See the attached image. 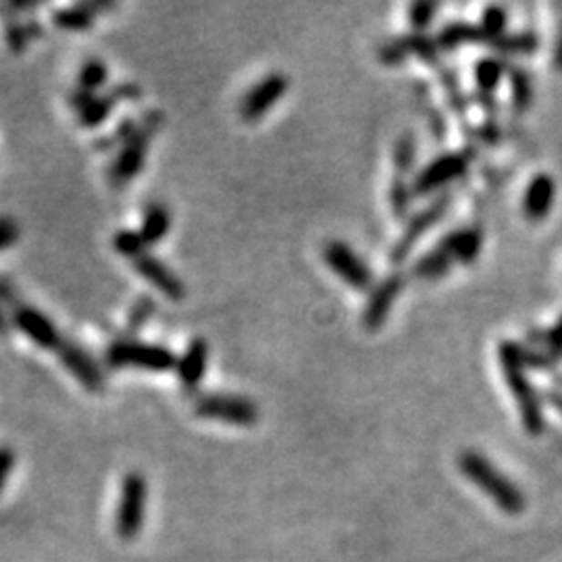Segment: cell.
Segmentation results:
<instances>
[{
  "label": "cell",
  "mask_w": 562,
  "mask_h": 562,
  "mask_svg": "<svg viewBox=\"0 0 562 562\" xmlns=\"http://www.w3.org/2000/svg\"><path fill=\"white\" fill-rule=\"evenodd\" d=\"M554 196H557V186L548 173H537L536 178L525 188L523 192V213L529 221H542L548 217Z\"/></svg>",
  "instance_id": "obj_16"
},
{
  "label": "cell",
  "mask_w": 562,
  "mask_h": 562,
  "mask_svg": "<svg viewBox=\"0 0 562 562\" xmlns=\"http://www.w3.org/2000/svg\"><path fill=\"white\" fill-rule=\"evenodd\" d=\"M136 271L140 273L146 281H150L158 291H163L171 301H181L186 296L184 281L175 275L163 261L152 257V254H142L134 261Z\"/></svg>",
  "instance_id": "obj_13"
},
{
  "label": "cell",
  "mask_w": 562,
  "mask_h": 562,
  "mask_svg": "<svg viewBox=\"0 0 562 562\" xmlns=\"http://www.w3.org/2000/svg\"><path fill=\"white\" fill-rule=\"evenodd\" d=\"M469 163L471 158L466 152H444V155L429 160V163L414 175L411 184L414 196H427L446 188L452 181L461 179L466 169H469Z\"/></svg>",
  "instance_id": "obj_7"
},
{
  "label": "cell",
  "mask_w": 562,
  "mask_h": 562,
  "mask_svg": "<svg viewBox=\"0 0 562 562\" xmlns=\"http://www.w3.org/2000/svg\"><path fill=\"white\" fill-rule=\"evenodd\" d=\"M169 228H171V215L167 207H163V204H150V207L146 209L140 228L144 244L155 246L158 242H163Z\"/></svg>",
  "instance_id": "obj_18"
},
{
  "label": "cell",
  "mask_w": 562,
  "mask_h": 562,
  "mask_svg": "<svg viewBox=\"0 0 562 562\" xmlns=\"http://www.w3.org/2000/svg\"><path fill=\"white\" fill-rule=\"evenodd\" d=\"M437 244L450 254L455 262L469 265L479 257L481 246H484V231L477 225H466V228L448 231Z\"/></svg>",
  "instance_id": "obj_15"
},
{
  "label": "cell",
  "mask_w": 562,
  "mask_h": 562,
  "mask_svg": "<svg viewBox=\"0 0 562 562\" xmlns=\"http://www.w3.org/2000/svg\"><path fill=\"white\" fill-rule=\"evenodd\" d=\"M413 186L406 184L404 178H396L390 188V207L393 210V215L398 219H404L411 213V204H413Z\"/></svg>",
  "instance_id": "obj_28"
},
{
  "label": "cell",
  "mask_w": 562,
  "mask_h": 562,
  "mask_svg": "<svg viewBox=\"0 0 562 562\" xmlns=\"http://www.w3.org/2000/svg\"><path fill=\"white\" fill-rule=\"evenodd\" d=\"M107 76H108V71L105 67V63H100V61L86 63V67L82 71V86L86 87L87 92L97 90V87L105 84Z\"/></svg>",
  "instance_id": "obj_31"
},
{
  "label": "cell",
  "mask_w": 562,
  "mask_h": 562,
  "mask_svg": "<svg viewBox=\"0 0 562 562\" xmlns=\"http://www.w3.org/2000/svg\"><path fill=\"white\" fill-rule=\"evenodd\" d=\"M529 346H537L548 350L552 356L562 359V317L546 332H529L527 333Z\"/></svg>",
  "instance_id": "obj_26"
},
{
  "label": "cell",
  "mask_w": 562,
  "mask_h": 562,
  "mask_svg": "<svg viewBox=\"0 0 562 562\" xmlns=\"http://www.w3.org/2000/svg\"><path fill=\"white\" fill-rule=\"evenodd\" d=\"M196 417L228 423L236 427H252L259 423L261 411L250 398L238 393H202L194 400Z\"/></svg>",
  "instance_id": "obj_4"
},
{
  "label": "cell",
  "mask_w": 562,
  "mask_h": 562,
  "mask_svg": "<svg viewBox=\"0 0 562 562\" xmlns=\"http://www.w3.org/2000/svg\"><path fill=\"white\" fill-rule=\"evenodd\" d=\"M146 502H148V485L140 473H129L123 477L119 505H117L115 529L117 536L126 542L136 539L146 521Z\"/></svg>",
  "instance_id": "obj_5"
},
{
  "label": "cell",
  "mask_w": 562,
  "mask_h": 562,
  "mask_svg": "<svg viewBox=\"0 0 562 562\" xmlns=\"http://www.w3.org/2000/svg\"><path fill=\"white\" fill-rule=\"evenodd\" d=\"M479 27L484 29L487 38L496 40L500 38V36L506 34V27H508V11L505 9V6L500 5H492V6H485L484 15H481V24Z\"/></svg>",
  "instance_id": "obj_27"
},
{
  "label": "cell",
  "mask_w": 562,
  "mask_h": 562,
  "mask_svg": "<svg viewBox=\"0 0 562 562\" xmlns=\"http://www.w3.org/2000/svg\"><path fill=\"white\" fill-rule=\"evenodd\" d=\"M115 248L119 254L138 259V257H142V254H146L144 250L148 246L144 244L140 231H119L115 236Z\"/></svg>",
  "instance_id": "obj_30"
},
{
  "label": "cell",
  "mask_w": 562,
  "mask_h": 562,
  "mask_svg": "<svg viewBox=\"0 0 562 562\" xmlns=\"http://www.w3.org/2000/svg\"><path fill=\"white\" fill-rule=\"evenodd\" d=\"M13 238H15V230L11 228V223H0V248L11 244Z\"/></svg>",
  "instance_id": "obj_34"
},
{
  "label": "cell",
  "mask_w": 562,
  "mask_h": 562,
  "mask_svg": "<svg viewBox=\"0 0 562 562\" xmlns=\"http://www.w3.org/2000/svg\"><path fill=\"white\" fill-rule=\"evenodd\" d=\"M458 469L463 475L479 487L487 498H490L502 513L519 515L527 506L523 492L515 485L513 479H508L490 458L479 455L475 450H465L458 456Z\"/></svg>",
  "instance_id": "obj_2"
},
{
  "label": "cell",
  "mask_w": 562,
  "mask_h": 562,
  "mask_svg": "<svg viewBox=\"0 0 562 562\" xmlns=\"http://www.w3.org/2000/svg\"><path fill=\"white\" fill-rule=\"evenodd\" d=\"M107 361L113 369H142L152 371V373H167V371H175L178 356L167 346L121 340L108 348Z\"/></svg>",
  "instance_id": "obj_3"
},
{
  "label": "cell",
  "mask_w": 562,
  "mask_h": 562,
  "mask_svg": "<svg viewBox=\"0 0 562 562\" xmlns=\"http://www.w3.org/2000/svg\"><path fill=\"white\" fill-rule=\"evenodd\" d=\"M505 73H506L505 63L496 56L479 58L475 63V69H473V76H475V82L481 94H492L502 82Z\"/></svg>",
  "instance_id": "obj_21"
},
{
  "label": "cell",
  "mask_w": 562,
  "mask_h": 562,
  "mask_svg": "<svg viewBox=\"0 0 562 562\" xmlns=\"http://www.w3.org/2000/svg\"><path fill=\"white\" fill-rule=\"evenodd\" d=\"M160 123H163V113L152 111L144 117L140 128H138L134 134L128 138L119 152V157L115 158L113 169H111V178L115 184H126V181H129L138 171L142 169L150 136L160 128Z\"/></svg>",
  "instance_id": "obj_6"
},
{
  "label": "cell",
  "mask_w": 562,
  "mask_h": 562,
  "mask_svg": "<svg viewBox=\"0 0 562 562\" xmlns=\"http://www.w3.org/2000/svg\"><path fill=\"white\" fill-rule=\"evenodd\" d=\"M498 361L506 388L513 393L516 408L521 413V423L529 435H542L546 429L544 400L531 383L527 364L523 361V348L516 342H500Z\"/></svg>",
  "instance_id": "obj_1"
},
{
  "label": "cell",
  "mask_w": 562,
  "mask_h": 562,
  "mask_svg": "<svg viewBox=\"0 0 562 562\" xmlns=\"http://www.w3.org/2000/svg\"><path fill=\"white\" fill-rule=\"evenodd\" d=\"M437 55H440V46L434 38H429L427 34L413 32L398 36V38H392L388 42H383L382 46L377 48L379 61L385 65H398L406 61L408 56H417L421 61L434 63Z\"/></svg>",
  "instance_id": "obj_12"
},
{
  "label": "cell",
  "mask_w": 562,
  "mask_h": 562,
  "mask_svg": "<svg viewBox=\"0 0 562 562\" xmlns=\"http://www.w3.org/2000/svg\"><path fill=\"white\" fill-rule=\"evenodd\" d=\"M510 97H513L515 111H527L534 100V86H531V76L521 67L510 69Z\"/></svg>",
  "instance_id": "obj_24"
},
{
  "label": "cell",
  "mask_w": 562,
  "mask_h": 562,
  "mask_svg": "<svg viewBox=\"0 0 562 562\" xmlns=\"http://www.w3.org/2000/svg\"><path fill=\"white\" fill-rule=\"evenodd\" d=\"M490 46H494V50H498L502 55H534L539 46V40L534 32H506L500 38L492 40Z\"/></svg>",
  "instance_id": "obj_22"
},
{
  "label": "cell",
  "mask_w": 562,
  "mask_h": 562,
  "mask_svg": "<svg viewBox=\"0 0 562 562\" xmlns=\"http://www.w3.org/2000/svg\"><path fill=\"white\" fill-rule=\"evenodd\" d=\"M404 283H406L404 273L393 271L371 288L369 301L367 304H364V311H363V325L367 327V330L375 332L385 323V321H388L392 306L393 302H396V298L400 296V291H403Z\"/></svg>",
  "instance_id": "obj_11"
},
{
  "label": "cell",
  "mask_w": 562,
  "mask_h": 562,
  "mask_svg": "<svg viewBox=\"0 0 562 562\" xmlns=\"http://www.w3.org/2000/svg\"><path fill=\"white\" fill-rule=\"evenodd\" d=\"M544 400L554 408V411L562 414V392L560 390H548L544 393Z\"/></svg>",
  "instance_id": "obj_33"
},
{
  "label": "cell",
  "mask_w": 562,
  "mask_h": 562,
  "mask_svg": "<svg viewBox=\"0 0 562 562\" xmlns=\"http://www.w3.org/2000/svg\"><path fill=\"white\" fill-rule=\"evenodd\" d=\"M157 304L152 301L150 296H142L138 298V302L134 309L129 312V327L131 330H140V327L152 317V312H155Z\"/></svg>",
  "instance_id": "obj_32"
},
{
  "label": "cell",
  "mask_w": 562,
  "mask_h": 562,
  "mask_svg": "<svg viewBox=\"0 0 562 562\" xmlns=\"http://www.w3.org/2000/svg\"><path fill=\"white\" fill-rule=\"evenodd\" d=\"M65 361H67L73 373L82 379V383L86 385V388H90V390L102 388L100 369L94 364V361L87 359L84 353H79V350H69L67 356H65Z\"/></svg>",
  "instance_id": "obj_23"
},
{
  "label": "cell",
  "mask_w": 562,
  "mask_h": 562,
  "mask_svg": "<svg viewBox=\"0 0 562 562\" xmlns=\"http://www.w3.org/2000/svg\"><path fill=\"white\" fill-rule=\"evenodd\" d=\"M323 259L327 267L353 290L367 291L373 288V273H371L367 261L342 240H332V242L325 244Z\"/></svg>",
  "instance_id": "obj_8"
},
{
  "label": "cell",
  "mask_w": 562,
  "mask_h": 562,
  "mask_svg": "<svg viewBox=\"0 0 562 562\" xmlns=\"http://www.w3.org/2000/svg\"><path fill=\"white\" fill-rule=\"evenodd\" d=\"M437 11H440V5L429 3V0H417V3L408 6V21H411L414 32H425L432 26Z\"/></svg>",
  "instance_id": "obj_29"
},
{
  "label": "cell",
  "mask_w": 562,
  "mask_h": 562,
  "mask_svg": "<svg viewBox=\"0 0 562 562\" xmlns=\"http://www.w3.org/2000/svg\"><path fill=\"white\" fill-rule=\"evenodd\" d=\"M209 359H210V348L207 344V340L194 338L189 342L188 348L184 350V354L178 359V364H175V373H178L179 382L186 390L194 392L199 388L204 373H207Z\"/></svg>",
  "instance_id": "obj_14"
},
{
  "label": "cell",
  "mask_w": 562,
  "mask_h": 562,
  "mask_svg": "<svg viewBox=\"0 0 562 562\" xmlns=\"http://www.w3.org/2000/svg\"><path fill=\"white\" fill-rule=\"evenodd\" d=\"M393 167H396L398 178H404L413 171L414 160H417V140L413 131H404L393 144Z\"/></svg>",
  "instance_id": "obj_25"
},
{
  "label": "cell",
  "mask_w": 562,
  "mask_h": 562,
  "mask_svg": "<svg viewBox=\"0 0 562 562\" xmlns=\"http://www.w3.org/2000/svg\"><path fill=\"white\" fill-rule=\"evenodd\" d=\"M288 86L290 82L283 73H269V76L259 79V82L244 94L242 100H240V117H242L246 123L259 121L269 108L281 100L283 94L288 92Z\"/></svg>",
  "instance_id": "obj_10"
},
{
  "label": "cell",
  "mask_w": 562,
  "mask_h": 562,
  "mask_svg": "<svg viewBox=\"0 0 562 562\" xmlns=\"http://www.w3.org/2000/svg\"><path fill=\"white\" fill-rule=\"evenodd\" d=\"M17 321H19L21 330H24L29 338L36 342V344L53 346L56 342V333L53 330V325H50L48 321L42 315H38L36 311H29V309L21 311Z\"/></svg>",
  "instance_id": "obj_20"
},
{
  "label": "cell",
  "mask_w": 562,
  "mask_h": 562,
  "mask_svg": "<svg viewBox=\"0 0 562 562\" xmlns=\"http://www.w3.org/2000/svg\"><path fill=\"white\" fill-rule=\"evenodd\" d=\"M437 46L440 50H455L463 44H490L484 29L469 21H450L448 26H444L437 34Z\"/></svg>",
  "instance_id": "obj_17"
},
{
  "label": "cell",
  "mask_w": 562,
  "mask_h": 562,
  "mask_svg": "<svg viewBox=\"0 0 562 562\" xmlns=\"http://www.w3.org/2000/svg\"><path fill=\"white\" fill-rule=\"evenodd\" d=\"M450 204H452V194L446 192V194H442L440 199L429 202L425 209H421L417 215L408 219L403 236H400L398 242L392 246L390 261L392 262H403L408 257V254H411L414 244H417L429 230L435 228V225L442 221L444 215L448 213Z\"/></svg>",
  "instance_id": "obj_9"
},
{
  "label": "cell",
  "mask_w": 562,
  "mask_h": 562,
  "mask_svg": "<svg viewBox=\"0 0 562 562\" xmlns=\"http://www.w3.org/2000/svg\"><path fill=\"white\" fill-rule=\"evenodd\" d=\"M452 265H455V261L450 259V254L440 244H435L432 250L421 254L414 262L413 275L419 277V280H437V277L446 275Z\"/></svg>",
  "instance_id": "obj_19"
}]
</instances>
